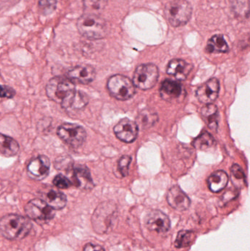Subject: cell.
Returning a JSON list of instances; mask_svg holds the SVG:
<instances>
[{
	"instance_id": "277c9868",
	"label": "cell",
	"mask_w": 250,
	"mask_h": 251,
	"mask_svg": "<svg viewBox=\"0 0 250 251\" xmlns=\"http://www.w3.org/2000/svg\"><path fill=\"white\" fill-rule=\"evenodd\" d=\"M164 14L172 26H183L192 17V7L186 0H173L166 4Z\"/></svg>"
},
{
	"instance_id": "4316f807",
	"label": "cell",
	"mask_w": 250,
	"mask_h": 251,
	"mask_svg": "<svg viewBox=\"0 0 250 251\" xmlns=\"http://www.w3.org/2000/svg\"><path fill=\"white\" fill-rule=\"evenodd\" d=\"M195 239V233L191 231L183 230V231H179L178 234L176 242H175V246L178 249L188 247L192 244Z\"/></svg>"
},
{
	"instance_id": "5bb4252c",
	"label": "cell",
	"mask_w": 250,
	"mask_h": 251,
	"mask_svg": "<svg viewBox=\"0 0 250 251\" xmlns=\"http://www.w3.org/2000/svg\"><path fill=\"white\" fill-rule=\"evenodd\" d=\"M95 70L89 65H80L75 66L68 72V77L73 83L88 85L94 80L95 77Z\"/></svg>"
},
{
	"instance_id": "7a4b0ae2",
	"label": "cell",
	"mask_w": 250,
	"mask_h": 251,
	"mask_svg": "<svg viewBox=\"0 0 250 251\" xmlns=\"http://www.w3.org/2000/svg\"><path fill=\"white\" fill-rule=\"evenodd\" d=\"M32 228L29 219L17 215H7L0 220V233L8 240L24 238Z\"/></svg>"
},
{
	"instance_id": "7c38bea8",
	"label": "cell",
	"mask_w": 250,
	"mask_h": 251,
	"mask_svg": "<svg viewBox=\"0 0 250 251\" xmlns=\"http://www.w3.org/2000/svg\"><path fill=\"white\" fill-rule=\"evenodd\" d=\"M114 131L119 140L130 143L136 140L139 128L136 122L129 119H123L114 126Z\"/></svg>"
},
{
	"instance_id": "44dd1931",
	"label": "cell",
	"mask_w": 250,
	"mask_h": 251,
	"mask_svg": "<svg viewBox=\"0 0 250 251\" xmlns=\"http://www.w3.org/2000/svg\"><path fill=\"white\" fill-rule=\"evenodd\" d=\"M20 146L16 140L0 133V153L4 156H16L19 153Z\"/></svg>"
},
{
	"instance_id": "d6a6232c",
	"label": "cell",
	"mask_w": 250,
	"mask_h": 251,
	"mask_svg": "<svg viewBox=\"0 0 250 251\" xmlns=\"http://www.w3.org/2000/svg\"><path fill=\"white\" fill-rule=\"evenodd\" d=\"M232 175L236 178V179H245V176L243 170L239 165H233L231 168Z\"/></svg>"
},
{
	"instance_id": "5b68a950",
	"label": "cell",
	"mask_w": 250,
	"mask_h": 251,
	"mask_svg": "<svg viewBox=\"0 0 250 251\" xmlns=\"http://www.w3.org/2000/svg\"><path fill=\"white\" fill-rule=\"evenodd\" d=\"M115 206L110 203L100 205L94 212L92 223L94 230L98 234H105L113 228L115 222Z\"/></svg>"
},
{
	"instance_id": "8992f818",
	"label": "cell",
	"mask_w": 250,
	"mask_h": 251,
	"mask_svg": "<svg viewBox=\"0 0 250 251\" xmlns=\"http://www.w3.org/2000/svg\"><path fill=\"white\" fill-rule=\"evenodd\" d=\"M109 92L116 100L126 101L135 96L136 88L133 82L123 75L111 76L107 82Z\"/></svg>"
},
{
	"instance_id": "836d02e7",
	"label": "cell",
	"mask_w": 250,
	"mask_h": 251,
	"mask_svg": "<svg viewBox=\"0 0 250 251\" xmlns=\"http://www.w3.org/2000/svg\"><path fill=\"white\" fill-rule=\"evenodd\" d=\"M83 251H105L101 246H97V245L90 244L86 245L84 248Z\"/></svg>"
},
{
	"instance_id": "2e32d148",
	"label": "cell",
	"mask_w": 250,
	"mask_h": 251,
	"mask_svg": "<svg viewBox=\"0 0 250 251\" xmlns=\"http://www.w3.org/2000/svg\"><path fill=\"white\" fill-rule=\"evenodd\" d=\"M42 200L53 209H62L66 206L67 198L62 192L51 187H45L40 191Z\"/></svg>"
},
{
	"instance_id": "52a82bcc",
	"label": "cell",
	"mask_w": 250,
	"mask_h": 251,
	"mask_svg": "<svg viewBox=\"0 0 250 251\" xmlns=\"http://www.w3.org/2000/svg\"><path fill=\"white\" fill-rule=\"evenodd\" d=\"M158 78L159 69L157 66L152 63L142 64L135 70L132 82L135 88L147 91L154 87Z\"/></svg>"
},
{
	"instance_id": "3957f363",
	"label": "cell",
	"mask_w": 250,
	"mask_h": 251,
	"mask_svg": "<svg viewBox=\"0 0 250 251\" xmlns=\"http://www.w3.org/2000/svg\"><path fill=\"white\" fill-rule=\"evenodd\" d=\"M79 33L91 40L104 38L107 35L108 28L107 22L98 15L85 13L77 21Z\"/></svg>"
},
{
	"instance_id": "30bf717a",
	"label": "cell",
	"mask_w": 250,
	"mask_h": 251,
	"mask_svg": "<svg viewBox=\"0 0 250 251\" xmlns=\"http://www.w3.org/2000/svg\"><path fill=\"white\" fill-rule=\"evenodd\" d=\"M145 224L150 231L159 234L167 232L170 228V221L167 215L159 210L151 211L145 217Z\"/></svg>"
},
{
	"instance_id": "e0dca14e",
	"label": "cell",
	"mask_w": 250,
	"mask_h": 251,
	"mask_svg": "<svg viewBox=\"0 0 250 251\" xmlns=\"http://www.w3.org/2000/svg\"><path fill=\"white\" fill-rule=\"evenodd\" d=\"M167 201L173 209L179 211H185L190 206V199L186 193L176 185L172 187L167 193Z\"/></svg>"
},
{
	"instance_id": "7402d4cb",
	"label": "cell",
	"mask_w": 250,
	"mask_h": 251,
	"mask_svg": "<svg viewBox=\"0 0 250 251\" xmlns=\"http://www.w3.org/2000/svg\"><path fill=\"white\" fill-rule=\"evenodd\" d=\"M158 119V115L153 109H144L138 114L136 123L142 129H147L155 125Z\"/></svg>"
},
{
	"instance_id": "1f68e13d",
	"label": "cell",
	"mask_w": 250,
	"mask_h": 251,
	"mask_svg": "<svg viewBox=\"0 0 250 251\" xmlns=\"http://www.w3.org/2000/svg\"><path fill=\"white\" fill-rule=\"evenodd\" d=\"M16 95V91L11 87L0 85V97L12 99Z\"/></svg>"
},
{
	"instance_id": "6da1fadb",
	"label": "cell",
	"mask_w": 250,
	"mask_h": 251,
	"mask_svg": "<svg viewBox=\"0 0 250 251\" xmlns=\"http://www.w3.org/2000/svg\"><path fill=\"white\" fill-rule=\"evenodd\" d=\"M45 92L49 100L60 104L65 110H81L88 103V96L76 91L74 83L68 78H51L47 83Z\"/></svg>"
},
{
	"instance_id": "603a6c76",
	"label": "cell",
	"mask_w": 250,
	"mask_h": 251,
	"mask_svg": "<svg viewBox=\"0 0 250 251\" xmlns=\"http://www.w3.org/2000/svg\"><path fill=\"white\" fill-rule=\"evenodd\" d=\"M228 50V45L221 35H214L206 46V51L209 53H226Z\"/></svg>"
},
{
	"instance_id": "83f0119b",
	"label": "cell",
	"mask_w": 250,
	"mask_h": 251,
	"mask_svg": "<svg viewBox=\"0 0 250 251\" xmlns=\"http://www.w3.org/2000/svg\"><path fill=\"white\" fill-rule=\"evenodd\" d=\"M87 13L96 14L101 13L105 8L107 0H82Z\"/></svg>"
},
{
	"instance_id": "d6986e66",
	"label": "cell",
	"mask_w": 250,
	"mask_h": 251,
	"mask_svg": "<svg viewBox=\"0 0 250 251\" xmlns=\"http://www.w3.org/2000/svg\"><path fill=\"white\" fill-rule=\"evenodd\" d=\"M183 88L179 82L165 79L160 88L161 97L165 101H173L182 97Z\"/></svg>"
},
{
	"instance_id": "ac0fdd59",
	"label": "cell",
	"mask_w": 250,
	"mask_h": 251,
	"mask_svg": "<svg viewBox=\"0 0 250 251\" xmlns=\"http://www.w3.org/2000/svg\"><path fill=\"white\" fill-rule=\"evenodd\" d=\"M192 70V65L181 59H174L169 63L167 73L177 80H185Z\"/></svg>"
},
{
	"instance_id": "cb8c5ba5",
	"label": "cell",
	"mask_w": 250,
	"mask_h": 251,
	"mask_svg": "<svg viewBox=\"0 0 250 251\" xmlns=\"http://www.w3.org/2000/svg\"><path fill=\"white\" fill-rule=\"evenodd\" d=\"M194 147L200 151H208L216 145L213 136L206 131H203L192 143Z\"/></svg>"
},
{
	"instance_id": "484cf974",
	"label": "cell",
	"mask_w": 250,
	"mask_h": 251,
	"mask_svg": "<svg viewBox=\"0 0 250 251\" xmlns=\"http://www.w3.org/2000/svg\"><path fill=\"white\" fill-rule=\"evenodd\" d=\"M217 113L218 110L217 106L214 104H206L201 110V114L205 119L208 126L214 130L217 129Z\"/></svg>"
},
{
	"instance_id": "ba28073f",
	"label": "cell",
	"mask_w": 250,
	"mask_h": 251,
	"mask_svg": "<svg viewBox=\"0 0 250 251\" xmlns=\"http://www.w3.org/2000/svg\"><path fill=\"white\" fill-rule=\"evenodd\" d=\"M57 134L59 138L73 149L82 146L87 137L86 131L83 127L70 123L60 126L57 128Z\"/></svg>"
},
{
	"instance_id": "f1b7e54d",
	"label": "cell",
	"mask_w": 250,
	"mask_h": 251,
	"mask_svg": "<svg viewBox=\"0 0 250 251\" xmlns=\"http://www.w3.org/2000/svg\"><path fill=\"white\" fill-rule=\"evenodd\" d=\"M57 0H39L38 10L43 16H48L57 8Z\"/></svg>"
},
{
	"instance_id": "f546056e",
	"label": "cell",
	"mask_w": 250,
	"mask_h": 251,
	"mask_svg": "<svg viewBox=\"0 0 250 251\" xmlns=\"http://www.w3.org/2000/svg\"><path fill=\"white\" fill-rule=\"evenodd\" d=\"M53 184L59 189H68L72 186L70 179L63 174H58L54 177Z\"/></svg>"
},
{
	"instance_id": "8fae6325",
	"label": "cell",
	"mask_w": 250,
	"mask_h": 251,
	"mask_svg": "<svg viewBox=\"0 0 250 251\" xmlns=\"http://www.w3.org/2000/svg\"><path fill=\"white\" fill-rule=\"evenodd\" d=\"M51 162L44 155H40L29 162L27 166V174L32 179L41 181L44 179L49 172Z\"/></svg>"
},
{
	"instance_id": "d4e9b609",
	"label": "cell",
	"mask_w": 250,
	"mask_h": 251,
	"mask_svg": "<svg viewBox=\"0 0 250 251\" xmlns=\"http://www.w3.org/2000/svg\"><path fill=\"white\" fill-rule=\"evenodd\" d=\"M230 8L236 17L248 19L250 16L249 0H230Z\"/></svg>"
},
{
	"instance_id": "9c48e42d",
	"label": "cell",
	"mask_w": 250,
	"mask_h": 251,
	"mask_svg": "<svg viewBox=\"0 0 250 251\" xmlns=\"http://www.w3.org/2000/svg\"><path fill=\"white\" fill-rule=\"evenodd\" d=\"M25 212L30 219L41 224L49 222L55 215V212L51 206L42 199H38L28 202L25 206Z\"/></svg>"
},
{
	"instance_id": "4dcf8cb0",
	"label": "cell",
	"mask_w": 250,
	"mask_h": 251,
	"mask_svg": "<svg viewBox=\"0 0 250 251\" xmlns=\"http://www.w3.org/2000/svg\"><path fill=\"white\" fill-rule=\"evenodd\" d=\"M131 162H132V157L129 155H124L119 160L118 169L123 177L127 176L129 174V165Z\"/></svg>"
},
{
	"instance_id": "4fadbf2b",
	"label": "cell",
	"mask_w": 250,
	"mask_h": 251,
	"mask_svg": "<svg viewBox=\"0 0 250 251\" xmlns=\"http://www.w3.org/2000/svg\"><path fill=\"white\" fill-rule=\"evenodd\" d=\"M220 91V82L216 78H212L199 87L196 91L198 100L205 104H213L217 100Z\"/></svg>"
},
{
	"instance_id": "ffe728a7",
	"label": "cell",
	"mask_w": 250,
	"mask_h": 251,
	"mask_svg": "<svg viewBox=\"0 0 250 251\" xmlns=\"http://www.w3.org/2000/svg\"><path fill=\"white\" fill-rule=\"evenodd\" d=\"M228 183V176L225 171L213 173L208 178V187L213 193H219L226 188Z\"/></svg>"
},
{
	"instance_id": "9a60e30c",
	"label": "cell",
	"mask_w": 250,
	"mask_h": 251,
	"mask_svg": "<svg viewBox=\"0 0 250 251\" xmlns=\"http://www.w3.org/2000/svg\"><path fill=\"white\" fill-rule=\"evenodd\" d=\"M72 185L78 188L89 190L93 187V181L89 169L85 165H79L70 168Z\"/></svg>"
}]
</instances>
